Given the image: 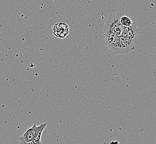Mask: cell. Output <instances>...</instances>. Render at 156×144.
<instances>
[{
    "label": "cell",
    "instance_id": "6da1fadb",
    "mask_svg": "<svg viewBox=\"0 0 156 144\" xmlns=\"http://www.w3.org/2000/svg\"><path fill=\"white\" fill-rule=\"evenodd\" d=\"M124 14L121 13H117L111 14L106 22L104 28L105 33H113L120 36L123 26L120 23V18Z\"/></svg>",
    "mask_w": 156,
    "mask_h": 144
},
{
    "label": "cell",
    "instance_id": "7a4b0ae2",
    "mask_svg": "<svg viewBox=\"0 0 156 144\" xmlns=\"http://www.w3.org/2000/svg\"><path fill=\"white\" fill-rule=\"evenodd\" d=\"M37 132V125L35 123L28 128L24 134L18 138L20 144H30L32 140L35 138Z\"/></svg>",
    "mask_w": 156,
    "mask_h": 144
},
{
    "label": "cell",
    "instance_id": "3957f363",
    "mask_svg": "<svg viewBox=\"0 0 156 144\" xmlns=\"http://www.w3.org/2000/svg\"><path fill=\"white\" fill-rule=\"evenodd\" d=\"M52 31L53 34L60 38H64L69 34V29L68 25L66 23H57L53 27Z\"/></svg>",
    "mask_w": 156,
    "mask_h": 144
},
{
    "label": "cell",
    "instance_id": "277c9868",
    "mask_svg": "<svg viewBox=\"0 0 156 144\" xmlns=\"http://www.w3.org/2000/svg\"><path fill=\"white\" fill-rule=\"evenodd\" d=\"M138 32V30L137 25L135 23H133L132 25L129 27L123 26L121 34L119 36L122 37L128 38L135 42H136Z\"/></svg>",
    "mask_w": 156,
    "mask_h": 144
},
{
    "label": "cell",
    "instance_id": "5b68a950",
    "mask_svg": "<svg viewBox=\"0 0 156 144\" xmlns=\"http://www.w3.org/2000/svg\"><path fill=\"white\" fill-rule=\"evenodd\" d=\"M104 37L106 41V45L111 52L114 48L115 45L119 42L120 37L119 35L115 34L107 33H105Z\"/></svg>",
    "mask_w": 156,
    "mask_h": 144
},
{
    "label": "cell",
    "instance_id": "8992f818",
    "mask_svg": "<svg viewBox=\"0 0 156 144\" xmlns=\"http://www.w3.org/2000/svg\"><path fill=\"white\" fill-rule=\"evenodd\" d=\"M47 124L46 123H44L41 124L40 125L37 126V132L36 137L32 140L30 144H39L42 143L41 142L42 134L44 129L47 126Z\"/></svg>",
    "mask_w": 156,
    "mask_h": 144
},
{
    "label": "cell",
    "instance_id": "52a82bcc",
    "mask_svg": "<svg viewBox=\"0 0 156 144\" xmlns=\"http://www.w3.org/2000/svg\"><path fill=\"white\" fill-rule=\"evenodd\" d=\"M120 23L124 27H129L133 23L131 19L123 14L120 18Z\"/></svg>",
    "mask_w": 156,
    "mask_h": 144
},
{
    "label": "cell",
    "instance_id": "ba28073f",
    "mask_svg": "<svg viewBox=\"0 0 156 144\" xmlns=\"http://www.w3.org/2000/svg\"><path fill=\"white\" fill-rule=\"evenodd\" d=\"M113 143H117V144H119V141H111L110 143V144H113Z\"/></svg>",
    "mask_w": 156,
    "mask_h": 144
}]
</instances>
